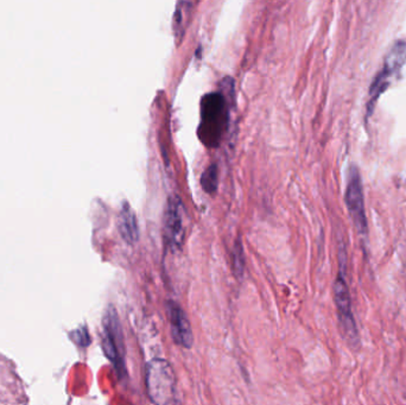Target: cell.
Returning a JSON list of instances; mask_svg holds the SVG:
<instances>
[{
    "label": "cell",
    "instance_id": "7a4b0ae2",
    "mask_svg": "<svg viewBox=\"0 0 406 405\" xmlns=\"http://www.w3.org/2000/svg\"><path fill=\"white\" fill-rule=\"evenodd\" d=\"M200 134L207 146H216L227 123V110L224 97L219 93L208 94L202 100Z\"/></svg>",
    "mask_w": 406,
    "mask_h": 405
},
{
    "label": "cell",
    "instance_id": "5b68a950",
    "mask_svg": "<svg viewBox=\"0 0 406 405\" xmlns=\"http://www.w3.org/2000/svg\"><path fill=\"white\" fill-rule=\"evenodd\" d=\"M365 199L362 190V176L357 168L350 170L346 189V204L350 211V218L360 235H367V219H366Z\"/></svg>",
    "mask_w": 406,
    "mask_h": 405
},
{
    "label": "cell",
    "instance_id": "ba28073f",
    "mask_svg": "<svg viewBox=\"0 0 406 405\" xmlns=\"http://www.w3.org/2000/svg\"><path fill=\"white\" fill-rule=\"evenodd\" d=\"M118 228H119L120 235L123 237L124 240L127 244L133 245V244L138 242V221H137L136 213L133 212V209L127 202H125L121 209H120L119 218H118Z\"/></svg>",
    "mask_w": 406,
    "mask_h": 405
},
{
    "label": "cell",
    "instance_id": "277c9868",
    "mask_svg": "<svg viewBox=\"0 0 406 405\" xmlns=\"http://www.w3.org/2000/svg\"><path fill=\"white\" fill-rule=\"evenodd\" d=\"M334 300L343 336L350 346L357 347L359 346L358 327L352 310L350 289L347 286L342 270H340L339 275L334 282Z\"/></svg>",
    "mask_w": 406,
    "mask_h": 405
},
{
    "label": "cell",
    "instance_id": "9c48e42d",
    "mask_svg": "<svg viewBox=\"0 0 406 405\" xmlns=\"http://www.w3.org/2000/svg\"><path fill=\"white\" fill-rule=\"evenodd\" d=\"M194 4L191 1H181L177 4L175 13H174V34H175L177 40H181L184 33H186V28L191 19V8Z\"/></svg>",
    "mask_w": 406,
    "mask_h": 405
},
{
    "label": "cell",
    "instance_id": "8992f818",
    "mask_svg": "<svg viewBox=\"0 0 406 405\" xmlns=\"http://www.w3.org/2000/svg\"><path fill=\"white\" fill-rule=\"evenodd\" d=\"M184 206L179 196L169 197L165 212V238L170 249H179L184 239Z\"/></svg>",
    "mask_w": 406,
    "mask_h": 405
},
{
    "label": "cell",
    "instance_id": "6da1fadb",
    "mask_svg": "<svg viewBox=\"0 0 406 405\" xmlns=\"http://www.w3.org/2000/svg\"><path fill=\"white\" fill-rule=\"evenodd\" d=\"M145 384L153 405H179L175 372L168 360L155 358L146 364Z\"/></svg>",
    "mask_w": 406,
    "mask_h": 405
},
{
    "label": "cell",
    "instance_id": "8fae6325",
    "mask_svg": "<svg viewBox=\"0 0 406 405\" xmlns=\"http://www.w3.org/2000/svg\"><path fill=\"white\" fill-rule=\"evenodd\" d=\"M202 187L207 193H213L217 188V167L216 164H210L205 169L201 177Z\"/></svg>",
    "mask_w": 406,
    "mask_h": 405
},
{
    "label": "cell",
    "instance_id": "3957f363",
    "mask_svg": "<svg viewBox=\"0 0 406 405\" xmlns=\"http://www.w3.org/2000/svg\"><path fill=\"white\" fill-rule=\"evenodd\" d=\"M102 350L120 375L125 373V348L119 317L114 308L106 310L102 331Z\"/></svg>",
    "mask_w": 406,
    "mask_h": 405
},
{
    "label": "cell",
    "instance_id": "7c38bea8",
    "mask_svg": "<svg viewBox=\"0 0 406 405\" xmlns=\"http://www.w3.org/2000/svg\"><path fill=\"white\" fill-rule=\"evenodd\" d=\"M71 338H73V340H74L78 345L83 346V347H86V346L90 345V334H88V331H87L85 327L80 328L78 331H73Z\"/></svg>",
    "mask_w": 406,
    "mask_h": 405
},
{
    "label": "cell",
    "instance_id": "52a82bcc",
    "mask_svg": "<svg viewBox=\"0 0 406 405\" xmlns=\"http://www.w3.org/2000/svg\"><path fill=\"white\" fill-rule=\"evenodd\" d=\"M167 315L169 317L172 340L182 348L191 350L194 345V333L191 321L184 309L175 301L167 302Z\"/></svg>",
    "mask_w": 406,
    "mask_h": 405
},
{
    "label": "cell",
    "instance_id": "30bf717a",
    "mask_svg": "<svg viewBox=\"0 0 406 405\" xmlns=\"http://www.w3.org/2000/svg\"><path fill=\"white\" fill-rule=\"evenodd\" d=\"M232 269H233V274H234L235 277L240 278L244 275L245 256H244L242 244L239 242H235L233 252H232Z\"/></svg>",
    "mask_w": 406,
    "mask_h": 405
}]
</instances>
